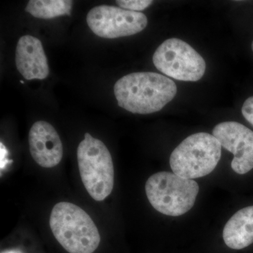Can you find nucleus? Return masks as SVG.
Segmentation results:
<instances>
[{"label": "nucleus", "instance_id": "f03ea898", "mask_svg": "<svg viewBox=\"0 0 253 253\" xmlns=\"http://www.w3.org/2000/svg\"><path fill=\"white\" fill-rule=\"evenodd\" d=\"M49 226L58 242L69 253H93L101 241L97 227L89 214L71 203L55 205Z\"/></svg>", "mask_w": 253, "mask_h": 253}, {"label": "nucleus", "instance_id": "9d476101", "mask_svg": "<svg viewBox=\"0 0 253 253\" xmlns=\"http://www.w3.org/2000/svg\"><path fill=\"white\" fill-rule=\"evenodd\" d=\"M15 62L18 71L28 81L44 80L49 76L47 58L41 41L36 37L25 36L20 38Z\"/></svg>", "mask_w": 253, "mask_h": 253}, {"label": "nucleus", "instance_id": "6e6552de", "mask_svg": "<svg viewBox=\"0 0 253 253\" xmlns=\"http://www.w3.org/2000/svg\"><path fill=\"white\" fill-rule=\"evenodd\" d=\"M212 135L223 148L234 155L233 170L244 174L253 169V131L234 121L223 122L214 126Z\"/></svg>", "mask_w": 253, "mask_h": 253}, {"label": "nucleus", "instance_id": "0eeeda50", "mask_svg": "<svg viewBox=\"0 0 253 253\" xmlns=\"http://www.w3.org/2000/svg\"><path fill=\"white\" fill-rule=\"evenodd\" d=\"M86 22L96 36L113 39L140 33L147 26L148 19L143 13L101 5L89 11Z\"/></svg>", "mask_w": 253, "mask_h": 253}, {"label": "nucleus", "instance_id": "1a4fd4ad", "mask_svg": "<svg viewBox=\"0 0 253 253\" xmlns=\"http://www.w3.org/2000/svg\"><path fill=\"white\" fill-rule=\"evenodd\" d=\"M29 147L32 157L41 167L54 168L62 159L63 148L59 134L46 121H38L31 126Z\"/></svg>", "mask_w": 253, "mask_h": 253}, {"label": "nucleus", "instance_id": "dca6fc26", "mask_svg": "<svg viewBox=\"0 0 253 253\" xmlns=\"http://www.w3.org/2000/svg\"><path fill=\"white\" fill-rule=\"evenodd\" d=\"M1 253H23L22 251H20V250L18 249H12V250H8V251H5L4 252Z\"/></svg>", "mask_w": 253, "mask_h": 253}, {"label": "nucleus", "instance_id": "f8f14e48", "mask_svg": "<svg viewBox=\"0 0 253 253\" xmlns=\"http://www.w3.org/2000/svg\"><path fill=\"white\" fill-rule=\"evenodd\" d=\"M73 1L70 0H31L26 12L42 19H50L64 15H71Z\"/></svg>", "mask_w": 253, "mask_h": 253}, {"label": "nucleus", "instance_id": "39448f33", "mask_svg": "<svg viewBox=\"0 0 253 253\" xmlns=\"http://www.w3.org/2000/svg\"><path fill=\"white\" fill-rule=\"evenodd\" d=\"M221 146L212 134L199 132L188 136L171 154L172 172L186 179L203 177L211 174L221 158Z\"/></svg>", "mask_w": 253, "mask_h": 253}, {"label": "nucleus", "instance_id": "9b49d317", "mask_svg": "<svg viewBox=\"0 0 253 253\" xmlns=\"http://www.w3.org/2000/svg\"><path fill=\"white\" fill-rule=\"evenodd\" d=\"M228 247L244 249L253 244V206L240 210L230 218L223 230Z\"/></svg>", "mask_w": 253, "mask_h": 253}, {"label": "nucleus", "instance_id": "f257e3e1", "mask_svg": "<svg viewBox=\"0 0 253 253\" xmlns=\"http://www.w3.org/2000/svg\"><path fill=\"white\" fill-rule=\"evenodd\" d=\"M175 83L154 72H137L116 82L114 94L120 107L136 114L158 112L176 96Z\"/></svg>", "mask_w": 253, "mask_h": 253}, {"label": "nucleus", "instance_id": "f3484780", "mask_svg": "<svg viewBox=\"0 0 253 253\" xmlns=\"http://www.w3.org/2000/svg\"><path fill=\"white\" fill-rule=\"evenodd\" d=\"M252 50H253V42H252Z\"/></svg>", "mask_w": 253, "mask_h": 253}, {"label": "nucleus", "instance_id": "4468645a", "mask_svg": "<svg viewBox=\"0 0 253 253\" xmlns=\"http://www.w3.org/2000/svg\"><path fill=\"white\" fill-rule=\"evenodd\" d=\"M243 116L253 126V96L246 100L241 110Z\"/></svg>", "mask_w": 253, "mask_h": 253}, {"label": "nucleus", "instance_id": "a211bd4d", "mask_svg": "<svg viewBox=\"0 0 253 253\" xmlns=\"http://www.w3.org/2000/svg\"><path fill=\"white\" fill-rule=\"evenodd\" d=\"M21 83H22V84H23V83H24V82H23V81H21Z\"/></svg>", "mask_w": 253, "mask_h": 253}, {"label": "nucleus", "instance_id": "7ed1b4c3", "mask_svg": "<svg viewBox=\"0 0 253 253\" xmlns=\"http://www.w3.org/2000/svg\"><path fill=\"white\" fill-rule=\"evenodd\" d=\"M77 158L86 191L95 201H104L114 186V166L109 149L102 141L86 132L78 146Z\"/></svg>", "mask_w": 253, "mask_h": 253}, {"label": "nucleus", "instance_id": "423d86ee", "mask_svg": "<svg viewBox=\"0 0 253 253\" xmlns=\"http://www.w3.org/2000/svg\"><path fill=\"white\" fill-rule=\"evenodd\" d=\"M158 71L177 81L196 82L204 76L206 61L186 42L170 38L163 42L153 56Z\"/></svg>", "mask_w": 253, "mask_h": 253}, {"label": "nucleus", "instance_id": "20e7f679", "mask_svg": "<svg viewBox=\"0 0 253 253\" xmlns=\"http://www.w3.org/2000/svg\"><path fill=\"white\" fill-rule=\"evenodd\" d=\"M150 204L166 215L178 217L194 207L199 186L194 179L174 172H160L150 176L145 185Z\"/></svg>", "mask_w": 253, "mask_h": 253}, {"label": "nucleus", "instance_id": "2eb2a0df", "mask_svg": "<svg viewBox=\"0 0 253 253\" xmlns=\"http://www.w3.org/2000/svg\"><path fill=\"white\" fill-rule=\"evenodd\" d=\"M1 169L5 168L6 164L9 163V160L6 159V156L8 155V151L6 150V147L3 145L2 143L1 142Z\"/></svg>", "mask_w": 253, "mask_h": 253}, {"label": "nucleus", "instance_id": "ddd939ff", "mask_svg": "<svg viewBox=\"0 0 253 253\" xmlns=\"http://www.w3.org/2000/svg\"><path fill=\"white\" fill-rule=\"evenodd\" d=\"M116 3L122 9H126L129 11H143L149 7L152 4L153 1L149 0H118Z\"/></svg>", "mask_w": 253, "mask_h": 253}]
</instances>
